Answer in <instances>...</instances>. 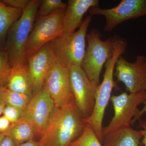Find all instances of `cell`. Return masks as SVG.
<instances>
[{
	"mask_svg": "<svg viewBox=\"0 0 146 146\" xmlns=\"http://www.w3.org/2000/svg\"><path fill=\"white\" fill-rule=\"evenodd\" d=\"M114 115L108 125L103 127L102 137L115 130L131 125L132 119L139 109L138 106L146 100V91L128 94L124 92L110 98Z\"/></svg>",
	"mask_w": 146,
	"mask_h": 146,
	"instance_id": "52a82bcc",
	"label": "cell"
},
{
	"mask_svg": "<svg viewBox=\"0 0 146 146\" xmlns=\"http://www.w3.org/2000/svg\"><path fill=\"white\" fill-rule=\"evenodd\" d=\"M114 75L118 82L124 84L130 93L146 91V56L138 55L133 63L125 60L122 56L118 58Z\"/></svg>",
	"mask_w": 146,
	"mask_h": 146,
	"instance_id": "30bf717a",
	"label": "cell"
},
{
	"mask_svg": "<svg viewBox=\"0 0 146 146\" xmlns=\"http://www.w3.org/2000/svg\"><path fill=\"white\" fill-rule=\"evenodd\" d=\"M0 146H16V145L11 138L7 136H5L2 143L0 144Z\"/></svg>",
	"mask_w": 146,
	"mask_h": 146,
	"instance_id": "f1b7e54d",
	"label": "cell"
},
{
	"mask_svg": "<svg viewBox=\"0 0 146 146\" xmlns=\"http://www.w3.org/2000/svg\"><path fill=\"white\" fill-rule=\"evenodd\" d=\"M39 7L37 13L39 18L48 16L58 9H66L67 5L61 0H44Z\"/></svg>",
	"mask_w": 146,
	"mask_h": 146,
	"instance_id": "7402d4cb",
	"label": "cell"
},
{
	"mask_svg": "<svg viewBox=\"0 0 146 146\" xmlns=\"http://www.w3.org/2000/svg\"><path fill=\"white\" fill-rule=\"evenodd\" d=\"M6 87L13 92L32 97V82L28 64H16L11 67Z\"/></svg>",
	"mask_w": 146,
	"mask_h": 146,
	"instance_id": "9a60e30c",
	"label": "cell"
},
{
	"mask_svg": "<svg viewBox=\"0 0 146 146\" xmlns=\"http://www.w3.org/2000/svg\"><path fill=\"white\" fill-rule=\"evenodd\" d=\"M44 86L56 107L67 105L74 100L70 85V69L57 61L50 72Z\"/></svg>",
	"mask_w": 146,
	"mask_h": 146,
	"instance_id": "7c38bea8",
	"label": "cell"
},
{
	"mask_svg": "<svg viewBox=\"0 0 146 146\" xmlns=\"http://www.w3.org/2000/svg\"><path fill=\"white\" fill-rule=\"evenodd\" d=\"M1 1L8 6L23 10L26 8L31 1L29 0H3Z\"/></svg>",
	"mask_w": 146,
	"mask_h": 146,
	"instance_id": "cb8c5ba5",
	"label": "cell"
},
{
	"mask_svg": "<svg viewBox=\"0 0 146 146\" xmlns=\"http://www.w3.org/2000/svg\"><path fill=\"white\" fill-rule=\"evenodd\" d=\"M5 137V135L3 133H0V144L2 143L4 138Z\"/></svg>",
	"mask_w": 146,
	"mask_h": 146,
	"instance_id": "1f68e13d",
	"label": "cell"
},
{
	"mask_svg": "<svg viewBox=\"0 0 146 146\" xmlns=\"http://www.w3.org/2000/svg\"><path fill=\"white\" fill-rule=\"evenodd\" d=\"M144 131L133 129L131 127L120 129L103 137V146H139Z\"/></svg>",
	"mask_w": 146,
	"mask_h": 146,
	"instance_id": "2e32d148",
	"label": "cell"
},
{
	"mask_svg": "<svg viewBox=\"0 0 146 146\" xmlns=\"http://www.w3.org/2000/svg\"><path fill=\"white\" fill-rule=\"evenodd\" d=\"M6 106L4 102L0 103V116L2 115L4 110Z\"/></svg>",
	"mask_w": 146,
	"mask_h": 146,
	"instance_id": "f546056e",
	"label": "cell"
},
{
	"mask_svg": "<svg viewBox=\"0 0 146 146\" xmlns=\"http://www.w3.org/2000/svg\"><path fill=\"white\" fill-rule=\"evenodd\" d=\"M70 146H103L97 135L88 124L83 132Z\"/></svg>",
	"mask_w": 146,
	"mask_h": 146,
	"instance_id": "ffe728a7",
	"label": "cell"
},
{
	"mask_svg": "<svg viewBox=\"0 0 146 146\" xmlns=\"http://www.w3.org/2000/svg\"><path fill=\"white\" fill-rule=\"evenodd\" d=\"M98 0H69L63 18V33L73 32L80 26L85 13L98 7Z\"/></svg>",
	"mask_w": 146,
	"mask_h": 146,
	"instance_id": "5bb4252c",
	"label": "cell"
},
{
	"mask_svg": "<svg viewBox=\"0 0 146 146\" xmlns=\"http://www.w3.org/2000/svg\"><path fill=\"white\" fill-rule=\"evenodd\" d=\"M66 9H58L48 16L38 18L27 43V58L63 34V21Z\"/></svg>",
	"mask_w": 146,
	"mask_h": 146,
	"instance_id": "8992f818",
	"label": "cell"
},
{
	"mask_svg": "<svg viewBox=\"0 0 146 146\" xmlns=\"http://www.w3.org/2000/svg\"><path fill=\"white\" fill-rule=\"evenodd\" d=\"M144 106L142 110H138V112L136 113V115L134 116V117L132 119L131 122V125H133L139 119H141L142 115L146 112V100L143 103Z\"/></svg>",
	"mask_w": 146,
	"mask_h": 146,
	"instance_id": "4316f807",
	"label": "cell"
},
{
	"mask_svg": "<svg viewBox=\"0 0 146 146\" xmlns=\"http://www.w3.org/2000/svg\"><path fill=\"white\" fill-rule=\"evenodd\" d=\"M70 85L76 106L82 117L87 119L95 107L97 89L81 66L74 65L70 68Z\"/></svg>",
	"mask_w": 146,
	"mask_h": 146,
	"instance_id": "ba28073f",
	"label": "cell"
},
{
	"mask_svg": "<svg viewBox=\"0 0 146 146\" xmlns=\"http://www.w3.org/2000/svg\"><path fill=\"white\" fill-rule=\"evenodd\" d=\"M89 11L91 16H104V31L110 32L125 21L145 16L146 0H122L113 8L102 9L98 6L92 7Z\"/></svg>",
	"mask_w": 146,
	"mask_h": 146,
	"instance_id": "9c48e42d",
	"label": "cell"
},
{
	"mask_svg": "<svg viewBox=\"0 0 146 146\" xmlns=\"http://www.w3.org/2000/svg\"><path fill=\"white\" fill-rule=\"evenodd\" d=\"M91 15L82 22L78 30L63 33L49 42L57 63L70 69L74 65L82 66L86 49V40Z\"/></svg>",
	"mask_w": 146,
	"mask_h": 146,
	"instance_id": "277c9868",
	"label": "cell"
},
{
	"mask_svg": "<svg viewBox=\"0 0 146 146\" xmlns=\"http://www.w3.org/2000/svg\"><path fill=\"white\" fill-rule=\"evenodd\" d=\"M101 36L96 29L87 35L88 46L81 66L89 80L97 86L100 84V76L103 67L112 54L116 38L110 37L103 41Z\"/></svg>",
	"mask_w": 146,
	"mask_h": 146,
	"instance_id": "5b68a950",
	"label": "cell"
},
{
	"mask_svg": "<svg viewBox=\"0 0 146 146\" xmlns=\"http://www.w3.org/2000/svg\"><path fill=\"white\" fill-rule=\"evenodd\" d=\"M138 121V128L143 129L144 131V136L143 137L142 143L145 146H146V119L142 120L141 118Z\"/></svg>",
	"mask_w": 146,
	"mask_h": 146,
	"instance_id": "484cf974",
	"label": "cell"
},
{
	"mask_svg": "<svg viewBox=\"0 0 146 146\" xmlns=\"http://www.w3.org/2000/svg\"><path fill=\"white\" fill-rule=\"evenodd\" d=\"M41 1H31L20 18L11 28L4 48L8 54L11 67L27 64L26 48L29 36L35 23Z\"/></svg>",
	"mask_w": 146,
	"mask_h": 146,
	"instance_id": "3957f363",
	"label": "cell"
},
{
	"mask_svg": "<svg viewBox=\"0 0 146 146\" xmlns=\"http://www.w3.org/2000/svg\"><path fill=\"white\" fill-rule=\"evenodd\" d=\"M4 87L0 86V103L3 102V89Z\"/></svg>",
	"mask_w": 146,
	"mask_h": 146,
	"instance_id": "4dcf8cb0",
	"label": "cell"
},
{
	"mask_svg": "<svg viewBox=\"0 0 146 146\" xmlns=\"http://www.w3.org/2000/svg\"><path fill=\"white\" fill-rule=\"evenodd\" d=\"M23 11L8 6L0 1V47L4 42L5 43L9 30L20 18Z\"/></svg>",
	"mask_w": 146,
	"mask_h": 146,
	"instance_id": "ac0fdd59",
	"label": "cell"
},
{
	"mask_svg": "<svg viewBox=\"0 0 146 146\" xmlns=\"http://www.w3.org/2000/svg\"><path fill=\"white\" fill-rule=\"evenodd\" d=\"M127 43L121 39L114 42L113 52L111 57L106 62L105 70L103 79L97 89L95 107L92 115L85 122L90 125L97 137L102 143V123L105 112L111 97L112 89L115 87L114 80V70L118 58L125 53Z\"/></svg>",
	"mask_w": 146,
	"mask_h": 146,
	"instance_id": "7a4b0ae2",
	"label": "cell"
},
{
	"mask_svg": "<svg viewBox=\"0 0 146 146\" xmlns=\"http://www.w3.org/2000/svg\"><path fill=\"white\" fill-rule=\"evenodd\" d=\"M54 107V102L44 86L32 97L21 118L31 123L35 129V135L41 137Z\"/></svg>",
	"mask_w": 146,
	"mask_h": 146,
	"instance_id": "8fae6325",
	"label": "cell"
},
{
	"mask_svg": "<svg viewBox=\"0 0 146 146\" xmlns=\"http://www.w3.org/2000/svg\"><path fill=\"white\" fill-rule=\"evenodd\" d=\"M23 111L14 106H6L3 114L11 123L16 122L21 119Z\"/></svg>",
	"mask_w": 146,
	"mask_h": 146,
	"instance_id": "603a6c76",
	"label": "cell"
},
{
	"mask_svg": "<svg viewBox=\"0 0 146 146\" xmlns=\"http://www.w3.org/2000/svg\"><path fill=\"white\" fill-rule=\"evenodd\" d=\"M3 133L12 139L16 146L32 140L35 135L33 125L21 118L16 122L11 123L8 129Z\"/></svg>",
	"mask_w": 146,
	"mask_h": 146,
	"instance_id": "e0dca14e",
	"label": "cell"
},
{
	"mask_svg": "<svg viewBox=\"0 0 146 146\" xmlns=\"http://www.w3.org/2000/svg\"><path fill=\"white\" fill-rule=\"evenodd\" d=\"M11 68L8 54L3 48L0 50V86H7Z\"/></svg>",
	"mask_w": 146,
	"mask_h": 146,
	"instance_id": "44dd1931",
	"label": "cell"
},
{
	"mask_svg": "<svg viewBox=\"0 0 146 146\" xmlns=\"http://www.w3.org/2000/svg\"><path fill=\"white\" fill-rule=\"evenodd\" d=\"M11 123L5 116L0 117V133L5 132L8 129Z\"/></svg>",
	"mask_w": 146,
	"mask_h": 146,
	"instance_id": "d4e9b609",
	"label": "cell"
},
{
	"mask_svg": "<svg viewBox=\"0 0 146 146\" xmlns=\"http://www.w3.org/2000/svg\"><path fill=\"white\" fill-rule=\"evenodd\" d=\"M86 124L74 100L67 105L55 106L40 140L44 146H70L81 135Z\"/></svg>",
	"mask_w": 146,
	"mask_h": 146,
	"instance_id": "6da1fadb",
	"label": "cell"
},
{
	"mask_svg": "<svg viewBox=\"0 0 146 146\" xmlns=\"http://www.w3.org/2000/svg\"><path fill=\"white\" fill-rule=\"evenodd\" d=\"M56 60L49 43L27 58L29 70L35 94L41 90Z\"/></svg>",
	"mask_w": 146,
	"mask_h": 146,
	"instance_id": "4fadbf2b",
	"label": "cell"
},
{
	"mask_svg": "<svg viewBox=\"0 0 146 146\" xmlns=\"http://www.w3.org/2000/svg\"><path fill=\"white\" fill-rule=\"evenodd\" d=\"M16 146H44V145L41 140L36 141L33 139Z\"/></svg>",
	"mask_w": 146,
	"mask_h": 146,
	"instance_id": "83f0119b",
	"label": "cell"
},
{
	"mask_svg": "<svg viewBox=\"0 0 146 146\" xmlns=\"http://www.w3.org/2000/svg\"><path fill=\"white\" fill-rule=\"evenodd\" d=\"M31 98L27 94L10 91L6 87H4L3 89V100L5 105L14 106L23 111Z\"/></svg>",
	"mask_w": 146,
	"mask_h": 146,
	"instance_id": "d6986e66",
	"label": "cell"
}]
</instances>
